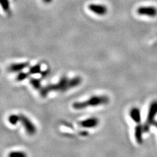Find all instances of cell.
Returning <instances> with one entry per match:
<instances>
[{"instance_id":"cell-5","label":"cell","mask_w":157,"mask_h":157,"mask_svg":"<svg viewBox=\"0 0 157 157\" xmlns=\"http://www.w3.org/2000/svg\"><path fill=\"white\" fill-rule=\"evenodd\" d=\"M88 9L92 13L100 16L105 15L107 13V7L102 4H96V3H90L88 6Z\"/></svg>"},{"instance_id":"cell-7","label":"cell","mask_w":157,"mask_h":157,"mask_svg":"<svg viewBox=\"0 0 157 157\" xmlns=\"http://www.w3.org/2000/svg\"><path fill=\"white\" fill-rule=\"evenodd\" d=\"M99 124V121L96 118H89L86 120L82 121L79 122V125L83 128H92L98 126Z\"/></svg>"},{"instance_id":"cell-3","label":"cell","mask_w":157,"mask_h":157,"mask_svg":"<svg viewBox=\"0 0 157 157\" xmlns=\"http://www.w3.org/2000/svg\"><path fill=\"white\" fill-rule=\"evenodd\" d=\"M156 115H157V100H155L152 102L150 105L149 112H148V115H147V121L145 122V125L144 126V132H147L149 130L150 125L154 122L155 118Z\"/></svg>"},{"instance_id":"cell-1","label":"cell","mask_w":157,"mask_h":157,"mask_svg":"<svg viewBox=\"0 0 157 157\" xmlns=\"http://www.w3.org/2000/svg\"><path fill=\"white\" fill-rule=\"evenodd\" d=\"M109 102V98L106 96H93L87 101L82 102H75L73 104V107L75 109H82L88 107H96Z\"/></svg>"},{"instance_id":"cell-4","label":"cell","mask_w":157,"mask_h":157,"mask_svg":"<svg viewBox=\"0 0 157 157\" xmlns=\"http://www.w3.org/2000/svg\"><path fill=\"white\" fill-rule=\"evenodd\" d=\"M20 121L21 122V123L28 134L33 135L36 133V128L28 117L24 115H20Z\"/></svg>"},{"instance_id":"cell-14","label":"cell","mask_w":157,"mask_h":157,"mask_svg":"<svg viewBox=\"0 0 157 157\" xmlns=\"http://www.w3.org/2000/svg\"><path fill=\"white\" fill-rule=\"evenodd\" d=\"M9 157H27L25 153L22 151H13L8 155Z\"/></svg>"},{"instance_id":"cell-6","label":"cell","mask_w":157,"mask_h":157,"mask_svg":"<svg viewBox=\"0 0 157 157\" xmlns=\"http://www.w3.org/2000/svg\"><path fill=\"white\" fill-rule=\"evenodd\" d=\"M140 15L147 16L149 17H155L157 15V9L153 6L140 7L137 10Z\"/></svg>"},{"instance_id":"cell-13","label":"cell","mask_w":157,"mask_h":157,"mask_svg":"<svg viewBox=\"0 0 157 157\" xmlns=\"http://www.w3.org/2000/svg\"><path fill=\"white\" fill-rule=\"evenodd\" d=\"M41 72V66L39 64H37L29 68L28 73L29 74H37Z\"/></svg>"},{"instance_id":"cell-15","label":"cell","mask_w":157,"mask_h":157,"mask_svg":"<svg viewBox=\"0 0 157 157\" xmlns=\"http://www.w3.org/2000/svg\"><path fill=\"white\" fill-rule=\"evenodd\" d=\"M9 122L13 125H15L20 121V115L18 116L17 115H11L9 117Z\"/></svg>"},{"instance_id":"cell-8","label":"cell","mask_w":157,"mask_h":157,"mask_svg":"<svg viewBox=\"0 0 157 157\" xmlns=\"http://www.w3.org/2000/svg\"><path fill=\"white\" fill-rule=\"evenodd\" d=\"M144 132V126L138 124L136 126L134 131V136L137 144H141L143 143V133Z\"/></svg>"},{"instance_id":"cell-17","label":"cell","mask_w":157,"mask_h":157,"mask_svg":"<svg viewBox=\"0 0 157 157\" xmlns=\"http://www.w3.org/2000/svg\"><path fill=\"white\" fill-rule=\"evenodd\" d=\"M29 75V73H25V72L20 73H18L17 77V80L18 81H24V79H26Z\"/></svg>"},{"instance_id":"cell-10","label":"cell","mask_w":157,"mask_h":157,"mask_svg":"<svg viewBox=\"0 0 157 157\" xmlns=\"http://www.w3.org/2000/svg\"><path fill=\"white\" fill-rule=\"evenodd\" d=\"M130 116L136 123L139 124L141 122V113L138 108L134 107L130 111Z\"/></svg>"},{"instance_id":"cell-12","label":"cell","mask_w":157,"mask_h":157,"mask_svg":"<svg viewBox=\"0 0 157 157\" xmlns=\"http://www.w3.org/2000/svg\"><path fill=\"white\" fill-rule=\"evenodd\" d=\"M29 82L32 85L33 88H35L37 90H41V81L39 79L36 78H31L29 80Z\"/></svg>"},{"instance_id":"cell-18","label":"cell","mask_w":157,"mask_h":157,"mask_svg":"<svg viewBox=\"0 0 157 157\" xmlns=\"http://www.w3.org/2000/svg\"><path fill=\"white\" fill-rule=\"evenodd\" d=\"M43 2H45V3H50L51 2H52V0H43Z\"/></svg>"},{"instance_id":"cell-2","label":"cell","mask_w":157,"mask_h":157,"mask_svg":"<svg viewBox=\"0 0 157 157\" xmlns=\"http://www.w3.org/2000/svg\"><path fill=\"white\" fill-rule=\"evenodd\" d=\"M69 79L66 77H62L58 82L54 85H48L45 87L41 88L40 90V94L42 97H46L50 92L53 91H61L64 92L69 90L68 88Z\"/></svg>"},{"instance_id":"cell-11","label":"cell","mask_w":157,"mask_h":157,"mask_svg":"<svg viewBox=\"0 0 157 157\" xmlns=\"http://www.w3.org/2000/svg\"><path fill=\"white\" fill-rule=\"evenodd\" d=\"M81 81H82L81 78L79 77H76L71 78V79H69V82H68L69 89L78 86L81 84Z\"/></svg>"},{"instance_id":"cell-16","label":"cell","mask_w":157,"mask_h":157,"mask_svg":"<svg viewBox=\"0 0 157 157\" xmlns=\"http://www.w3.org/2000/svg\"><path fill=\"white\" fill-rule=\"evenodd\" d=\"M1 2V6L2 9L4 10L5 12H7L9 11V0H0Z\"/></svg>"},{"instance_id":"cell-9","label":"cell","mask_w":157,"mask_h":157,"mask_svg":"<svg viewBox=\"0 0 157 157\" xmlns=\"http://www.w3.org/2000/svg\"><path fill=\"white\" fill-rule=\"evenodd\" d=\"M29 66L28 62H23L19 63H13L9 67V71L11 72H18L24 70Z\"/></svg>"},{"instance_id":"cell-19","label":"cell","mask_w":157,"mask_h":157,"mask_svg":"<svg viewBox=\"0 0 157 157\" xmlns=\"http://www.w3.org/2000/svg\"><path fill=\"white\" fill-rule=\"evenodd\" d=\"M153 124L156 127V128H157V122H156V121H154V122L153 123Z\"/></svg>"}]
</instances>
